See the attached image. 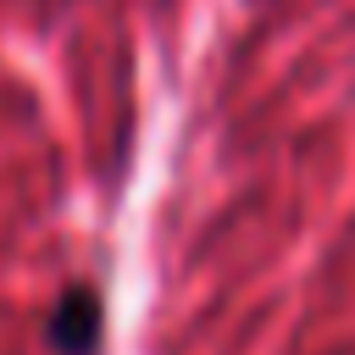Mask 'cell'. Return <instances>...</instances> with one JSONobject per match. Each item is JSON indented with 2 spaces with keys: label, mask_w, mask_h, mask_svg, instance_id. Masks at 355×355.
I'll return each mask as SVG.
<instances>
[{
  "label": "cell",
  "mask_w": 355,
  "mask_h": 355,
  "mask_svg": "<svg viewBox=\"0 0 355 355\" xmlns=\"http://www.w3.org/2000/svg\"><path fill=\"white\" fill-rule=\"evenodd\" d=\"M100 327H105L100 294L89 283H72L50 311V349L55 355H94L100 349Z\"/></svg>",
  "instance_id": "6da1fadb"
}]
</instances>
